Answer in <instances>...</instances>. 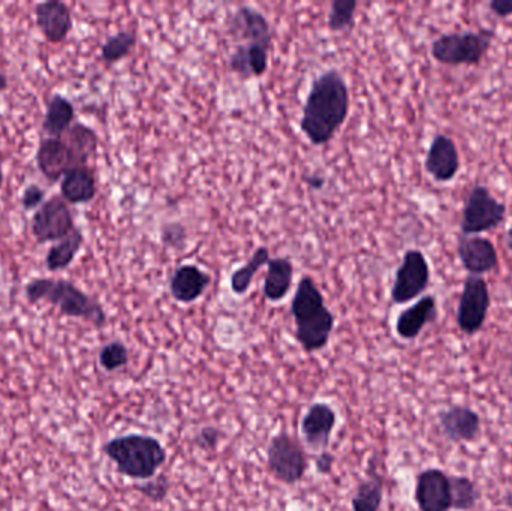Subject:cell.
<instances>
[{"instance_id": "obj_1", "label": "cell", "mask_w": 512, "mask_h": 511, "mask_svg": "<svg viewBox=\"0 0 512 511\" xmlns=\"http://www.w3.org/2000/svg\"><path fill=\"white\" fill-rule=\"evenodd\" d=\"M349 89L337 69H330L315 78L307 93L300 128L313 146L330 143L342 128L349 114Z\"/></svg>"}, {"instance_id": "obj_2", "label": "cell", "mask_w": 512, "mask_h": 511, "mask_svg": "<svg viewBox=\"0 0 512 511\" xmlns=\"http://www.w3.org/2000/svg\"><path fill=\"white\" fill-rule=\"evenodd\" d=\"M291 314L295 321V339L304 353L324 350L330 342L336 318L325 306L324 296L310 276H303L298 281Z\"/></svg>"}, {"instance_id": "obj_3", "label": "cell", "mask_w": 512, "mask_h": 511, "mask_svg": "<svg viewBox=\"0 0 512 511\" xmlns=\"http://www.w3.org/2000/svg\"><path fill=\"white\" fill-rule=\"evenodd\" d=\"M27 302H47L69 318H80L102 329L107 324L104 306L66 279L36 278L24 288Z\"/></svg>"}, {"instance_id": "obj_4", "label": "cell", "mask_w": 512, "mask_h": 511, "mask_svg": "<svg viewBox=\"0 0 512 511\" xmlns=\"http://www.w3.org/2000/svg\"><path fill=\"white\" fill-rule=\"evenodd\" d=\"M102 452L116 465L117 473L132 480H152L167 461V450L155 437L120 435L107 441Z\"/></svg>"}, {"instance_id": "obj_5", "label": "cell", "mask_w": 512, "mask_h": 511, "mask_svg": "<svg viewBox=\"0 0 512 511\" xmlns=\"http://www.w3.org/2000/svg\"><path fill=\"white\" fill-rule=\"evenodd\" d=\"M492 30L444 33L430 47L433 59L448 66H478L492 47Z\"/></svg>"}, {"instance_id": "obj_6", "label": "cell", "mask_w": 512, "mask_h": 511, "mask_svg": "<svg viewBox=\"0 0 512 511\" xmlns=\"http://www.w3.org/2000/svg\"><path fill=\"white\" fill-rule=\"evenodd\" d=\"M267 468L277 482L297 485L306 476L309 458L294 435L277 432L268 444Z\"/></svg>"}, {"instance_id": "obj_7", "label": "cell", "mask_w": 512, "mask_h": 511, "mask_svg": "<svg viewBox=\"0 0 512 511\" xmlns=\"http://www.w3.org/2000/svg\"><path fill=\"white\" fill-rule=\"evenodd\" d=\"M507 219V204L499 201L484 185H475L469 191L462 210V234L478 236L501 227Z\"/></svg>"}, {"instance_id": "obj_8", "label": "cell", "mask_w": 512, "mask_h": 511, "mask_svg": "<svg viewBox=\"0 0 512 511\" xmlns=\"http://www.w3.org/2000/svg\"><path fill=\"white\" fill-rule=\"evenodd\" d=\"M432 279L429 261L420 249H408L397 267L391 288L394 305H406L426 293Z\"/></svg>"}, {"instance_id": "obj_9", "label": "cell", "mask_w": 512, "mask_h": 511, "mask_svg": "<svg viewBox=\"0 0 512 511\" xmlns=\"http://www.w3.org/2000/svg\"><path fill=\"white\" fill-rule=\"evenodd\" d=\"M492 296L489 284L483 276H472L463 282L457 308V326L465 335L472 336L481 332L489 315Z\"/></svg>"}, {"instance_id": "obj_10", "label": "cell", "mask_w": 512, "mask_h": 511, "mask_svg": "<svg viewBox=\"0 0 512 511\" xmlns=\"http://www.w3.org/2000/svg\"><path fill=\"white\" fill-rule=\"evenodd\" d=\"M74 215L62 195L48 198L32 216L30 231L38 243L60 242L75 230Z\"/></svg>"}, {"instance_id": "obj_11", "label": "cell", "mask_w": 512, "mask_h": 511, "mask_svg": "<svg viewBox=\"0 0 512 511\" xmlns=\"http://www.w3.org/2000/svg\"><path fill=\"white\" fill-rule=\"evenodd\" d=\"M457 255L462 261L463 269L472 276H483L498 269L499 255L495 243L486 237H457Z\"/></svg>"}, {"instance_id": "obj_12", "label": "cell", "mask_w": 512, "mask_h": 511, "mask_svg": "<svg viewBox=\"0 0 512 511\" xmlns=\"http://www.w3.org/2000/svg\"><path fill=\"white\" fill-rule=\"evenodd\" d=\"M415 503L420 511H450V476L438 468L421 471L415 485Z\"/></svg>"}, {"instance_id": "obj_13", "label": "cell", "mask_w": 512, "mask_h": 511, "mask_svg": "<svg viewBox=\"0 0 512 511\" xmlns=\"http://www.w3.org/2000/svg\"><path fill=\"white\" fill-rule=\"evenodd\" d=\"M336 423V411L330 405L325 402L313 404L301 419V435L306 446L313 452H325L330 446Z\"/></svg>"}, {"instance_id": "obj_14", "label": "cell", "mask_w": 512, "mask_h": 511, "mask_svg": "<svg viewBox=\"0 0 512 511\" xmlns=\"http://www.w3.org/2000/svg\"><path fill=\"white\" fill-rule=\"evenodd\" d=\"M424 168L439 183H448L460 171V153L456 141L445 134H436L427 150Z\"/></svg>"}, {"instance_id": "obj_15", "label": "cell", "mask_w": 512, "mask_h": 511, "mask_svg": "<svg viewBox=\"0 0 512 511\" xmlns=\"http://www.w3.org/2000/svg\"><path fill=\"white\" fill-rule=\"evenodd\" d=\"M35 21L39 32L50 44L65 41L74 26L71 9L60 0L38 3L35 6Z\"/></svg>"}, {"instance_id": "obj_16", "label": "cell", "mask_w": 512, "mask_h": 511, "mask_svg": "<svg viewBox=\"0 0 512 511\" xmlns=\"http://www.w3.org/2000/svg\"><path fill=\"white\" fill-rule=\"evenodd\" d=\"M228 30L233 38L242 39L246 44H261L271 48L273 33L270 23L258 9L240 6L228 21Z\"/></svg>"}, {"instance_id": "obj_17", "label": "cell", "mask_w": 512, "mask_h": 511, "mask_svg": "<svg viewBox=\"0 0 512 511\" xmlns=\"http://www.w3.org/2000/svg\"><path fill=\"white\" fill-rule=\"evenodd\" d=\"M439 426L447 440L469 443L480 435L481 417L472 408L454 405L439 414Z\"/></svg>"}, {"instance_id": "obj_18", "label": "cell", "mask_w": 512, "mask_h": 511, "mask_svg": "<svg viewBox=\"0 0 512 511\" xmlns=\"http://www.w3.org/2000/svg\"><path fill=\"white\" fill-rule=\"evenodd\" d=\"M36 165L45 179L59 182L74 167V159L62 138H42L36 150Z\"/></svg>"}, {"instance_id": "obj_19", "label": "cell", "mask_w": 512, "mask_h": 511, "mask_svg": "<svg viewBox=\"0 0 512 511\" xmlns=\"http://www.w3.org/2000/svg\"><path fill=\"white\" fill-rule=\"evenodd\" d=\"M438 318V302L432 294L421 297L411 308L400 312L396 320V333L405 341H414L429 324Z\"/></svg>"}, {"instance_id": "obj_20", "label": "cell", "mask_w": 512, "mask_h": 511, "mask_svg": "<svg viewBox=\"0 0 512 511\" xmlns=\"http://www.w3.org/2000/svg\"><path fill=\"white\" fill-rule=\"evenodd\" d=\"M212 276L195 264H183L170 279V293L180 303H194L206 293Z\"/></svg>"}, {"instance_id": "obj_21", "label": "cell", "mask_w": 512, "mask_h": 511, "mask_svg": "<svg viewBox=\"0 0 512 511\" xmlns=\"http://www.w3.org/2000/svg\"><path fill=\"white\" fill-rule=\"evenodd\" d=\"M60 194L66 203L87 204L98 194L96 177L89 165L75 167L60 180Z\"/></svg>"}, {"instance_id": "obj_22", "label": "cell", "mask_w": 512, "mask_h": 511, "mask_svg": "<svg viewBox=\"0 0 512 511\" xmlns=\"http://www.w3.org/2000/svg\"><path fill=\"white\" fill-rule=\"evenodd\" d=\"M270 47L261 44H242L230 57V69L240 78L262 77L268 69Z\"/></svg>"}, {"instance_id": "obj_23", "label": "cell", "mask_w": 512, "mask_h": 511, "mask_svg": "<svg viewBox=\"0 0 512 511\" xmlns=\"http://www.w3.org/2000/svg\"><path fill=\"white\" fill-rule=\"evenodd\" d=\"M75 108L74 104L60 93H54L47 99L42 131L48 138H62L68 129L74 125Z\"/></svg>"}, {"instance_id": "obj_24", "label": "cell", "mask_w": 512, "mask_h": 511, "mask_svg": "<svg viewBox=\"0 0 512 511\" xmlns=\"http://www.w3.org/2000/svg\"><path fill=\"white\" fill-rule=\"evenodd\" d=\"M62 140L68 146L74 159V167H86L90 159L96 156L99 146L98 134L84 123L75 122Z\"/></svg>"}, {"instance_id": "obj_25", "label": "cell", "mask_w": 512, "mask_h": 511, "mask_svg": "<svg viewBox=\"0 0 512 511\" xmlns=\"http://www.w3.org/2000/svg\"><path fill=\"white\" fill-rule=\"evenodd\" d=\"M267 266L262 293L270 302H280L288 296L289 290H291L294 264L288 258L277 257L271 258Z\"/></svg>"}, {"instance_id": "obj_26", "label": "cell", "mask_w": 512, "mask_h": 511, "mask_svg": "<svg viewBox=\"0 0 512 511\" xmlns=\"http://www.w3.org/2000/svg\"><path fill=\"white\" fill-rule=\"evenodd\" d=\"M83 243V231L80 228H75L66 239L60 240L48 249L47 255H45V266L53 273L68 269L77 258Z\"/></svg>"}, {"instance_id": "obj_27", "label": "cell", "mask_w": 512, "mask_h": 511, "mask_svg": "<svg viewBox=\"0 0 512 511\" xmlns=\"http://www.w3.org/2000/svg\"><path fill=\"white\" fill-rule=\"evenodd\" d=\"M384 501V482L378 474H372L357 486L352 497V511H379Z\"/></svg>"}, {"instance_id": "obj_28", "label": "cell", "mask_w": 512, "mask_h": 511, "mask_svg": "<svg viewBox=\"0 0 512 511\" xmlns=\"http://www.w3.org/2000/svg\"><path fill=\"white\" fill-rule=\"evenodd\" d=\"M270 260V251L265 246L256 249L254 254H252L251 260L231 275L230 284L233 293L237 294V296H243V294L248 293L252 281H254V276L262 267L267 266Z\"/></svg>"}, {"instance_id": "obj_29", "label": "cell", "mask_w": 512, "mask_h": 511, "mask_svg": "<svg viewBox=\"0 0 512 511\" xmlns=\"http://www.w3.org/2000/svg\"><path fill=\"white\" fill-rule=\"evenodd\" d=\"M137 44V35L132 30H120L107 39L101 47L102 62L114 65L125 59Z\"/></svg>"}, {"instance_id": "obj_30", "label": "cell", "mask_w": 512, "mask_h": 511, "mask_svg": "<svg viewBox=\"0 0 512 511\" xmlns=\"http://www.w3.org/2000/svg\"><path fill=\"white\" fill-rule=\"evenodd\" d=\"M451 509L469 511L477 506L480 491L468 477L450 476Z\"/></svg>"}, {"instance_id": "obj_31", "label": "cell", "mask_w": 512, "mask_h": 511, "mask_svg": "<svg viewBox=\"0 0 512 511\" xmlns=\"http://www.w3.org/2000/svg\"><path fill=\"white\" fill-rule=\"evenodd\" d=\"M357 0H334L328 14V29L331 32H345L352 29L357 14Z\"/></svg>"}, {"instance_id": "obj_32", "label": "cell", "mask_w": 512, "mask_h": 511, "mask_svg": "<svg viewBox=\"0 0 512 511\" xmlns=\"http://www.w3.org/2000/svg\"><path fill=\"white\" fill-rule=\"evenodd\" d=\"M129 363V350L122 341H111L99 351V365L107 372H116Z\"/></svg>"}, {"instance_id": "obj_33", "label": "cell", "mask_w": 512, "mask_h": 511, "mask_svg": "<svg viewBox=\"0 0 512 511\" xmlns=\"http://www.w3.org/2000/svg\"><path fill=\"white\" fill-rule=\"evenodd\" d=\"M161 242L164 243L165 248L173 249V251H185L186 245H188V230L180 222H168V224L162 225Z\"/></svg>"}, {"instance_id": "obj_34", "label": "cell", "mask_w": 512, "mask_h": 511, "mask_svg": "<svg viewBox=\"0 0 512 511\" xmlns=\"http://www.w3.org/2000/svg\"><path fill=\"white\" fill-rule=\"evenodd\" d=\"M138 492L143 495L146 500L152 503H162L170 494L171 483L165 474H159L156 479L147 480L146 483L135 486Z\"/></svg>"}, {"instance_id": "obj_35", "label": "cell", "mask_w": 512, "mask_h": 511, "mask_svg": "<svg viewBox=\"0 0 512 511\" xmlns=\"http://www.w3.org/2000/svg\"><path fill=\"white\" fill-rule=\"evenodd\" d=\"M221 429L216 426H204L197 435L194 437V444L200 450L209 452V450L218 449L219 443H221Z\"/></svg>"}, {"instance_id": "obj_36", "label": "cell", "mask_w": 512, "mask_h": 511, "mask_svg": "<svg viewBox=\"0 0 512 511\" xmlns=\"http://www.w3.org/2000/svg\"><path fill=\"white\" fill-rule=\"evenodd\" d=\"M45 203V191L41 188V186L32 185L26 186V189L23 191V197H21V206L26 212H30V210L39 209L42 204Z\"/></svg>"}, {"instance_id": "obj_37", "label": "cell", "mask_w": 512, "mask_h": 511, "mask_svg": "<svg viewBox=\"0 0 512 511\" xmlns=\"http://www.w3.org/2000/svg\"><path fill=\"white\" fill-rule=\"evenodd\" d=\"M334 462H336V458H334L333 453L325 450V452H321L316 456V471H318L321 476H328V474H331V471H333Z\"/></svg>"}, {"instance_id": "obj_38", "label": "cell", "mask_w": 512, "mask_h": 511, "mask_svg": "<svg viewBox=\"0 0 512 511\" xmlns=\"http://www.w3.org/2000/svg\"><path fill=\"white\" fill-rule=\"evenodd\" d=\"M489 8L499 18H508L512 15V0H492Z\"/></svg>"}, {"instance_id": "obj_39", "label": "cell", "mask_w": 512, "mask_h": 511, "mask_svg": "<svg viewBox=\"0 0 512 511\" xmlns=\"http://www.w3.org/2000/svg\"><path fill=\"white\" fill-rule=\"evenodd\" d=\"M303 182L309 186L310 189H315V191H319V189L324 188L325 179L322 176H318V174H312V176H304Z\"/></svg>"}, {"instance_id": "obj_40", "label": "cell", "mask_w": 512, "mask_h": 511, "mask_svg": "<svg viewBox=\"0 0 512 511\" xmlns=\"http://www.w3.org/2000/svg\"><path fill=\"white\" fill-rule=\"evenodd\" d=\"M8 77H6L5 74H3L2 71H0V92H3V90L8 89Z\"/></svg>"}, {"instance_id": "obj_41", "label": "cell", "mask_w": 512, "mask_h": 511, "mask_svg": "<svg viewBox=\"0 0 512 511\" xmlns=\"http://www.w3.org/2000/svg\"><path fill=\"white\" fill-rule=\"evenodd\" d=\"M3 186V153L0 152V189Z\"/></svg>"}, {"instance_id": "obj_42", "label": "cell", "mask_w": 512, "mask_h": 511, "mask_svg": "<svg viewBox=\"0 0 512 511\" xmlns=\"http://www.w3.org/2000/svg\"><path fill=\"white\" fill-rule=\"evenodd\" d=\"M507 245H508V248H510V251L512 252V225L510 228H508Z\"/></svg>"}, {"instance_id": "obj_43", "label": "cell", "mask_w": 512, "mask_h": 511, "mask_svg": "<svg viewBox=\"0 0 512 511\" xmlns=\"http://www.w3.org/2000/svg\"><path fill=\"white\" fill-rule=\"evenodd\" d=\"M510 374H511V377H512V356H511Z\"/></svg>"}, {"instance_id": "obj_44", "label": "cell", "mask_w": 512, "mask_h": 511, "mask_svg": "<svg viewBox=\"0 0 512 511\" xmlns=\"http://www.w3.org/2000/svg\"><path fill=\"white\" fill-rule=\"evenodd\" d=\"M492 511H507V510H492Z\"/></svg>"}]
</instances>
